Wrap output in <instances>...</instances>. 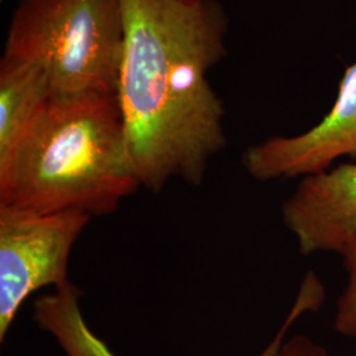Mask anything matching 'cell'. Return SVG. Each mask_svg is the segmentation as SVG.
Wrapping results in <instances>:
<instances>
[{
  "label": "cell",
  "instance_id": "6da1fadb",
  "mask_svg": "<svg viewBox=\"0 0 356 356\" xmlns=\"http://www.w3.org/2000/svg\"><path fill=\"white\" fill-rule=\"evenodd\" d=\"M116 97L140 186L202 184L226 145L225 108L207 74L226 56L229 17L216 0H122Z\"/></svg>",
  "mask_w": 356,
  "mask_h": 356
},
{
  "label": "cell",
  "instance_id": "7a4b0ae2",
  "mask_svg": "<svg viewBox=\"0 0 356 356\" xmlns=\"http://www.w3.org/2000/svg\"><path fill=\"white\" fill-rule=\"evenodd\" d=\"M139 186L116 94H51L0 168V206L110 216Z\"/></svg>",
  "mask_w": 356,
  "mask_h": 356
},
{
  "label": "cell",
  "instance_id": "3957f363",
  "mask_svg": "<svg viewBox=\"0 0 356 356\" xmlns=\"http://www.w3.org/2000/svg\"><path fill=\"white\" fill-rule=\"evenodd\" d=\"M123 44L122 0H19L1 57L38 66L51 94H116Z\"/></svg>",
  "mask_w": 356,
  "mask_h": 356
},
{
  "label": "cell",
  "instance_id": "277c9868",
  "mask_svg": "<svg viewBox=\"0 0 356 356\" xmlns=\"http://www.w3.org/2000/svg\"><path fill=\"white\" fill-rule=\"evenodd\" d=\"M91 216L79 211L32 213L0 206V342L22 305L47 286L70 285L69 260Z\"/></svg>",
  "mask_w": 356,
  "mask_h": 356
},
{
  "label": "cell",
  "instance_id": "5b68a950",
  "mask_svg": "<svg viewBox=\"0 0 356 356\" xmlns=\"http://www.w3.org/2000/svg\"><path fill=\"white\" fill-rule=\"evenodd\" d=\"M356 159V63L348 66L329 114L305 134L273 136L243 154L247 173L257 181L305 177L330 169L339 157Z\"/></svg>",
  "mask_w": 356,
  "mask_h": 356
},
{
  "label": "cell",
  "instance_id": "8992f818",
  "mask_svg": "<svg viewBox=\"0 0 356 356\" xmlns=\"http://www.w3.org/2000/svg\"><path fill=\"white\" fill-rule=\"evenodd\" d=\"M281 216L304 256H343L356 238V163L301 178Z\"/></svg>",
  "mask_w": 356,
  "mask_h": 356
},
{
  "label": "cell",
  "instance_id": "52a82bcc",
  "mask_svg": "<svg viewBox=\"0 0 356 356\" xmlns=\"http://www.w3.org/2000/svg\"><path fill=\"white\" fill-rule=\"evenodd\" d=\"M302 314L305 306L296 301L280 330L260 356H275L284 343L286 331ZM33 319L40 329L53 335L65 356H116L88 326L79 306V292L73 284L36 300Z\"/></svg>",
  "mask_w": 356,
  "mask_h": 356
},
{
  "label": "cell",
  "instance_id": "ba28073f",
  "mask_svg": "<svg viewBox=\"0 0 356 356\" xmlns=\"http://www.w3.org/2000/svg\"><path fill=\"white\" fill-rule=\"evenodd\" d=\"M51 90L35 65L0 60V168L13 160L33 127Z\"/></svg>",
  "mask_w": 356,
  "mask_h": 356
},
{
  "label": "cell",
  "instance_id": "9c48e42d",
  "mask_svg": "<svg viewBox=\"0 0 356 356\" xmlns=\"http://www.w3.org/2000/svg\"><path fill=\"white\" fill-rule=\"evenodd\" d=\"M347 284L337 302L334 327L344 337H356V238L343 254Z\"/></svg>",
  "mask_w": 356,
  "mask_h": 356
},
{
  "label": "cell",
  "instance_id": "30bf717a",
  "mask_svg": "<svg viewBox=\"0 0 356 356\" xmlns=\"http://www.w3.org/2000/svg\"><path fill=\"white\" fill-rule=\"evenodd\" d=\"M275 356H330L318 343L304 335H294L289 341H284Z\"/></svg>",
  "mask_w": 356,
  "mask_h": 356
},
{
  "label": "cell",
  "instance_id": "8fae6325",
  "mask_svg": "<svg viewBox=\"0 0 356 356\" xmlns=\"http://www.w3.org/2000/svg\"><path fill=\"white\" fill-rule=\"evenodd\" d=\"M184 1H189V3H193V1H198V0H184Z\"/></svg>",
  "mask_w": 356,
  "mask_h": 356
}]
</instances>
